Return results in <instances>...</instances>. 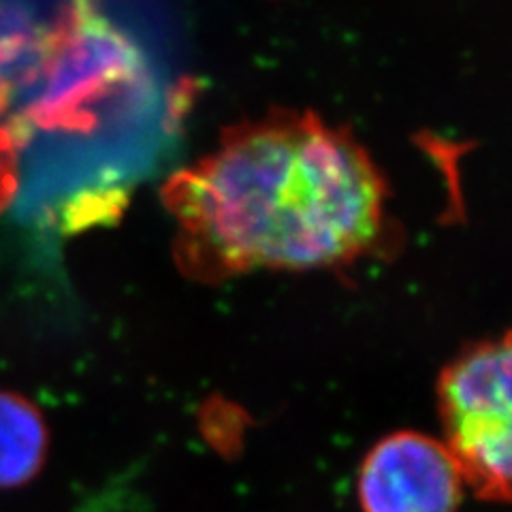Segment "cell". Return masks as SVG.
<instances>
[{
	"instance_id": "obj_1",
	"label": "cell",
	"mask_w": 512,
	"mask_h": 512,
	"mask_svg": "<svg viewBox=\"0 0 512 512\" xmlns=\"http://www.w3.org/2000/svg\"><path fill=\"white\" fill-rule=\"evenodd\" d=\"M190 274L335 267L382 233L387 186L342 128L284 114L233 128L163 188Z\"/></svg>"
},
{
	"instance_id": "obj_5",
	"label": "cell",
	"mask_w": 512,
	"mask_h": 512,
	"mask_svg": "<svg viewBox=\"0 0 512 512\" xmlns=\"http://www.w3.org/2000/svg\"><path fill=\"white\" fill-rule=\"evenodd\" d=\"M50 52V26L26 7L0 3V116L32 92Z\"/></svg>"
},
{
	"instance_id": "obj_6",
	"label": "cell",
	"mask_w": 512,
	"mask_h": 512,
	"mask_svg": "<svg viewBox=\"0 0 512 512\" xmlns=\"http://www.w3.org/2000/svg\"><path fill=\"white\" fill-rule=\"evenodd\" d=\"M50 434L39 408L26 397L0 393V489L20 487L43 468Z\"/></svg>"
},
{
	"instance_id": "obj_2",
	"label": "cell",
	"mask_w": 512,
	"mask_h": 512,
	"mask_svg": "<svg viewBox=\"0 0 512 512\" xmlns=\"http://www.w3.org/2000/svg\"><path fill=\"white\" fill-rule=\"evenodd\" d=\"M139 56L92 0H71L50 26V52L18 120L7 126L22 143L39 131L84 133L99 111L139 79Z\"/></svg>"
},
{
	"instance_id": "obj_3",
	"label": "cell",
	"mask_w": 512,
	"mask_h": 512,
	"mask_svg": "<svg viewBox=\"0 0 512 512\" xmlns=\"http://www.w3.org/2000/svg\"><path fill=\"white\" fill-rule=\"evenodd\" d=\"M510 340L476 344L448 363L438 402L444 444L466 487L478 498L506 502L512 474Z\"/></svg>"
},
{
	"instance_id": "obj_7",
	"label": "cell",
	"mask_w": 512,
	"mask_h": 512,
	"mask_svg": "<svg viewBox=\"0 0 512 512\" xmlns=\"http://www.w3.org/2000/svg\"><path fill=\"white\" fill-rule=\"evenodd\" d=\"M18 146L7 126H0V214L18 192Z\"/></svg>"
},
{
	"instance_id": "obj_4",
	"label": "cell",
	"mask_w": 512,
	"mask_h": 512,
	"mask_svg": "<svg viewBox=\"0 0 512 512\" xmlns=\"http://www.w3.org/2000/svg\"><path fill=\"white\" fill-rule=\"evenodd\" d=\"M463 487L446 444L419 431H395L378 440L357 480L363 512H457Z\"/></svg>"
}]
</instances>
